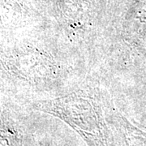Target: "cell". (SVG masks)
Wrapping results in <instances>:
<instances>
[{
	"mask_svg": "<svg viewBox=\"0 0 146 146\" xmlns=\"http://www.w3.org/2000/svg\"><path fill=\"white\" fill-rule=\"evenodd\" d=\"M36 109L60 118L76 130L90 145L103 146L105 129L102 111L96 101L84 93H76L38 102Z\"/></svg>",
	"mask_w": 146,
	"mask_h": 146,
	"instance_id": "1",
	"label": "cell"
}]
</instances>
